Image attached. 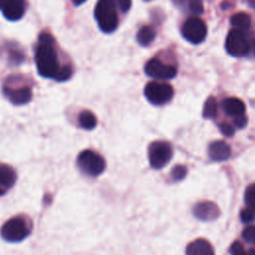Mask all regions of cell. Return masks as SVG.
Returning <instances> with one entry per match:
<instances>
[{
	"instance_id": "obj_19",
	"label": "cell",
	"mask_w": 255,
	"mask_h": 255,
	"mask_svg": "<svg viewBox=\"0 0 255 255\" xmlns=\"http://www.w3.org/2000/svg\"><path fill=\"white\" fill-rule=\"evenodd\" d=\"M230 21H231V24L235 27V29H239L242 31L248 29L251 24L250 16L244 12H239L234 14Z\"/></svg>"
},
{
	"instance_id": "obj_20",
	"label": "cell",
	"mask_w": 255,
	"mask_h": 255,
	"mask_svg": "<svg viewBox=\"0 0 255 255\" xmlns=\"http://www.w3.org/2000/svg\"><path fill=\"white\" fill-rule=\"evenodd\" d=\"M218 106L216 99L213 97H209L203 106L202 116L204 119H214L217 116Z\"/></svg>"
},
{
	"instance_id": "obj_8",
	"label": "cell",
	"mask_w": 255,
	"mask_h": 255,
	"mask_svg": "<svg viewBox=\"0 0 255 255\" xmlns=\"http://www.w3.org/2000/svg\"><path fill=\"white\" fill-rule=\"evenodd\" d=\"M182 36L193 44L201 43L207 33L205 23L198 17H191L187 19L182 26Z\"/></svg>"
},
{
	"instance_id": "obj_31",
	"label": "cell",
	"mask_w": 255,
	"mask_h": 255,
	"mask_svg": "<svg viewBox=\"0 0 255 255\" xmlns=\"http://www.w3.org/2000/svg\"><path fill=\"white\" fill-rule=\"evenodd\" d=\"M117 4L123 12H127L130 8L131 0H117Z\"/></svg>"
},
{
	"instance_id": "obj_6",
	"label": "cell",
	"mask_w": 255,
	"mask_h": 255,
	"mask_svg": "<svg viewBox=\"0 0 255 255\" xmlns=\"http://www.w3.org/2000/svg\"><path fill=\"white\" fill-rule=\"evenodd\" d=\"M146 100L155 106L168 103L173 97V89L169 84L159 82H149L144 88Z\"/></svg>"
},
{
	"instance_id": "obj_11",
	"label": "cell",
	"mask_w": 255,
	"mask_h": 255,
	"mask_svg": "<svg viewBox=\"0 0 255 255\" xmlns=\"http://www.w3.org/2000/svg\"><path fill=\"white\" fill-rule=\"evenodd\" d=\"M193 214L196 218L203 221H210L216 219L219 214V208L218 206L211 201H202L198 202L193 207Z\"/></svg>"
},
{
	"instance_id": "obj_9",
	"label": "cell",
	"mask_w": 255,
	"mask_h": 255,
	"mask_svg": "<svg viewBox=\"0 0 255 255\" xmlns=\"http://www.w3.org/2000/svg\"><path fill=\"white\" fill-rule=\"evenodd\" d=\"M145 74L156 80H169L176 75V69L173 66L164 64L160 60L153 58L144 66Z\"/></svg>"
},
{
	"instance_id": "obj_18",
	"label": "cell",
	"mask_w": 255,
	"mask_h": 255,
	"mask_svg": "<svg viewBox=\"0 0 255 255\" xmlns=\"http://www.w3.org/2000/svg\"><path fill=\"white\" fill-rule=\"evenodd\" d=\"M154 37H155V31L150 26L141 27L136 34V40L142 46L149 45L153 41Z\"/></svg>"
},
{
	"instance_id": "obj_23",
	"label": "cell",
	"mask_w": 255,
	"mask_h": 255,
	"mask_svg": "<svg viewBox=\"0 0 255 255\" xmlns=\"http://www.w3.org/2000/svg\"><path fill=\"white\" fill-rule=\"evenodd\" d=\"M72 73H73V70L69 65L62 66V68H61V70H60V72H59L55 81H57V82L67 81L72 76Z\"/></svg>"
},
{
	"instance_id": "obj_4",
	"label": "cell",
	"mask_w": 255,
	"mask_h": 255,
	"mask_svg": "<svg viewBox=\"0 0 255 255\" xmlns=\"http://www.w3.org/2000/svg\"><path fill=\"white\" fill-rule=\"evenodd\" d=\"M77 164L80 170L89 176H98L106 168L105 158L91 149H85L79 153Z\"/></svg>"
},
{
	"instance_id": "obj_3",
	"label": "cell",
	"mask_w": 255,
	"mask_h": 255,
	"mask_svg": "<svg viewBox=\"0 0 255 255\" xmlns=\"http://www.w3.org/2000/svg\"><path fill=\"white\" fill-rule=\"evenodd\" d=\"M117 0H99L95 7V18L100 29L112 33L118 28L119 18L116 8Z\"/></svg>"
},
{
	"instance_id": "obj_21",
	"label": "cell",
	"mask_w": 255,
	"mask_h": 255,
	"mask_svg": "<svg viewBox=\"0 0 255 255\" xmlns=\"http://www.w3.org/2000/svg\"><path fill=\"white\" fill-rule=\"evenodd\" d=\"M244 201L246 204V209L255 215V183L250 184L244 194Z\"/></svg>"
},
{
	"instance_id": "obj_34",
	"label": "cell",
	"mask_w": 255,
	"mask_h": 255,
	"mask_svg": "<svg viewBox=\"0 0 255 255\" xmlns=\"http://www.w3.org/2000/svg\"><path fill=\"white\" fill-rule=\"evenodd\" d=\"M247 255H255V248H252V249H250V250L248 251Z\"/></svg>"
},
{
	"instance_id": "obj_16",
	"label": "cell",
	"mask_w": 255,
	"mask_h": 255,
	"mask_svg": "<svg viewBox=\"0 0 255 255\" xmlns=\"http://www.w3.org/2000/svg\"><path fill=\"white\" fill-rule=\"evenodd\" d=\"M222 109L228 116L237 117L244 115L245 105L244 103L237 98H227L222 102Z\"/></svg>"
},
{
	"instance_id": "obj_22",
	"label": "cell",
	"mask_w": 255,
	"mask_h": 255,
	"mask_svg": "<svg viewBox=\"0 0 255 255\" xmlns=\"http://www.w3.org/2000/svg\"><path fill=\"white\" fill-rule=\"evenodd\" d=\"M186 167L184 165H175L172 170H171V178L175 181L177 180H181L185 177L186 175Z\"/></svg>"
},
{
	"instance_id": "obj_26",
	"label": "cell",
	"mask_w": 255,
	"mask_h": 255,
	"mask_svg": "<svg viewBox=\"0 0 255 255\" xmlns=\"http://www.w3.org/2000/svg\"><path fill=\"white\" fill-rule=\"evenodd\" d=\"M230 254L231 255H246L243 245L239 241H235L230 246Z\"/></svg>"
},
{
	"instance_id": "obj_27",
	"label": "cell",
	"mask_w": 255,
	"mask_h": 255,
	"mask_svg": "<svg viewBox=\"0 0 255 255\" xmlns=\"http://www.w3.org/2000/svg\"><path fill=\"white\" fill-rule=\"evenodd\" d=\"M219 128H220V131L225 135V136H232L234 134V128L230 125V124H227V123H224V124H221L219 126Z\"/></svg>"
},
{
	"instance_id": "obj_35",
	"label": "cell",
	"mask_w": 255,
	"mask_h": 255,
	"mask_svg": "<svg viewBox=\"0 0 255 255\" xmlns=\"http://www.w3.org/2000/svg\"><path fill=\"white\" fill-rule=\"evenodd\" d=\"M254 53H255V47H254Z\"/></svg>"
},
{
	"instance_id": "obj_33",
	"label": "cell",
	"mask_w": 255,
	"mask_h": 255,
	"mask_svg": "<svg viewBox=\"0 0 255 255\" xmlns=\"http://www.w3.org/2000/svg\"><path fill=\"white\" fill-rule=\"evenodd\" d=\"M7 0H0V9H3Z\"/></svg>"
},
{
	"instance_id": "obj_5",
	"label": "cell",
	"mask_w": 255,
	"mask_h": 255,
	"mask_svg": "<svg viewBox=\"0 0 255 255\" xmlns=\"http://www.w3.org/2000/svg\"><path fill=\"white\" fill-rule=\"evenodd\" d=\"M172 157L171 145L164 140H155L148 146L149 164L154 169L165 166Z\"/></svg>"
},
{
	"instance_id": "obj_32",
	"label": "cell",
	"mask_w": 255,
	"mask_h": 255,
	"mask_svg": "<svg viewBox=\"0 0 255 255\" xmlns=\"http://www.w3.org/2000/svg\"><path fill=\"white\" fill-rule=\"evenodd\" d=\"M72 1H73V3H74L75 5H77V6H78V5H81V4H83V3H84L86 0H72Z\"/></svg>"
},
{
	"instance_id": "obj_24",
	"label": "cell",
	"mask_w": 255,
	"mask_h": 255,
	"mask_svg": "<svg viewBox=\"0 0 255 255\" xmlns=\"http://www.w3.org/2000/svg\"><path fill=\"white\" fill-rule=\"evenodd\" d=\"M242 237L246 242L255 245V226L246 227L242 232Z\"/></svg>"
},
{
	"instance_id": "obj_1",
	"label": "cell",
	"mask_w": 255,
	"mask_h": 255,
	"mask_svg": "<svg viewBox=\"0 0 255 255\" xmlns=\"http://www.w3.org/2000/svg\"><path fill=\"white\" fill-rule=\"evenodd\" d=\"M35 62L38 73L42 77L56 80L62 66H59L54 39L47 32H43L39 36L35 53Z\"/></svg>"
},
{
	"instance_id": "obj_13",
	"label": "cell",
	"mask_w": 255,
	"mask_h": 255,
	"mask_svg": "<svg viewBox=\"0 0 255 255\" xmlns=\"http://www.w3.org/2000/svg\"><path fill=\"white\" fill-rule=\"evenodd\" d=\"M25 7V0H7L3 8V15L10 21H17L23 17Z\"/></svg>"
},
{
	"instance_id": "obj_14",
	"label": "cell",
	"mask_w": 255,
	"mask_h": 255,
	"mask_svg": "<svg viewBox=\"0 0 255 255\" xmlns=\"http://www.w3.org/2000/svg\"><path fill=\"white\" fill-rule=\"evenodd\" d=\"M208 154L212 160L224 161L230 157V146L223 140H216L209 144Z\"/></svg>"
},
{
	"instance_id": "obj_10",
	"label": "cell",
	"mask_w": 255,
	"mask_h": 255,
	"mask_svg": "<svg viewBox=\"0 0 255 255\" xmlns=\"http://www.w3.org/2000/svg\"><path fill=\"white\" fill-rule=\"evenodd\" d=\"M5 97L14 105H25L30 102L32 98V90L29 86H14V84L7 82L3 87Z\"/></svg>"
},
{
	"instance_id": "obj_29",
	"label": "cell",
	"mask_w": 255,
	"mask_h": 255,
	"mask_svg": "<svg viewBox=\"0 0 255 255\" xmlns=\"http://www.w3.org/2000/svg\"><path fill=\"white\" fill-rule=\"evenodd\" d=\"M240 217H241V220L246 223V222H251L252 220H254L255 215L252 214V213H251L249 210H247L246 208H244V209H242V211H241V213H240Z\"/></svg>"
},
{
	"instance_id": "obj_25",
	"label": "cell",
	"mask_w": 255,
	"mask_h": 255,
	"mask_svg": "<svg viewBox=\"0 0 255 255\" xmlns=\"http://www.w3.org/2000/svg\"><path fill=\"white\" fill-rule=\"evenodd\" d=\"M188 7L189 10L196 15H199L203 12V4L201 0H188Z\"/></svg>"
},
{
	"instance_id": "obj_7",
	"label": "cell",
	"mask_w": 255,
	"mask_h": 255,
	"mask_svg": "<svg viewBox=\"0 0 255 255\" xmlns=\"http://www.w3.org/2000/svg\"><path fill=\"white\" fill-rule=\"evenodd\" d=\"M227 52L234 57H243L249 53L250 45L245 33L239 29L231 30L226 38Z\"/></svg>"
},
{
	"instance_id": "obj_30",
	"label": "cell",
	"mask_w": 255,
	"mask_h": 255,
	"mask_svg": "<svg viewBox=\"0 0 255 255\" xmlns=\"http://www.w3.org/2000/svg\"><path fill=\"white\" fill-rule=\"evenodd\" d=\"M246 124H247V118L245 115H240V116L234 117V125L237 128H242L246 126Z\"/></svg>"
},
{
	"instance_id": "obj_17",
	"label": "cell",
	"mask_w": 255,
	"mask_h": 255,
	"mask_svg": "<svg viewBox=\"0 0 255 255\" xmlns=\"http://www.w3.org/2000/svg\"><path fill=\"white\" fill-rule=\"evenodd\" d=\"M78 123L82 128L90 130L97 126V118L91 111H82L79 114Z\"/></svg>"
},
{
	"instance_id": "obj_12",
	"label": "cell",
	"mask_w": 255,
	"mask_h": 255,
	"mask_svg": "<svg viewBox=\"0 0 255 255\" xmlns=\"http://www.w3.org/2000/svg\"><path fill=\"white\" fill-rule=\"evenodd\" d=\"M17 179L14 168L6 163H0V196L6 194L13 187Z\"/></svg>"
},
{
	"instance_id": "obj_28",
	"label": "cell",
	"mask_w": 255,
	"mask_h": 255,
	"mask_svg": "<svg viewBox=\"0 0 255 255\" xmlns=\"http://www.w3.org/2000/svg\"><path fill=\"white\" fill-rule=\"evenodd\" d=\"M10 58L12 60V63L19 64V63L22 62V60L24 58V55L20 51H18V50H12L10 52Z\"/></svg>"
},
{
	"instance_id": "obj_2",
	"label": "cell",
	"mask_w": 255,
	"mask_h": 255,
	"mask_svg": "<svg viewBox=\"0 0 255 255\" xmlns=\"http://www.w3.org/2000/svg\"><path fill=\"white\" fill-rule=\"evenodd\" d=\"M32 221L24 215H17L8 219L1 227V237L7 242L16 243L28 237L32 231Z\"/></svg>"
},
{
	"instance_id": "obj_15",
	"label": "cell",
	"mask_w": 255,
	"mask_h": 255,
	"mask_svg": "<svg viewBox=\"0 0 255 255\" xmlns=\"http://www.w3.org/2000/svg\"><path fill=\"white\" fill-rule=\"evenodd\" d=\"M186 255H214V251L208 241L200 238L187 245Z\"/></svg>"
}]
</instances>
